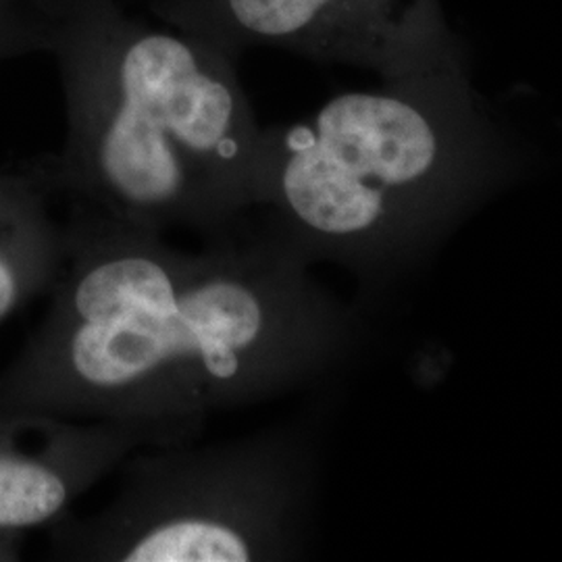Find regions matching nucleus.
Returning <instances> with one entry per match:
<instances>
[{"mask_svg":"<svg viewBox=\"0 0 562 562\" xmlns=\"http://www.w3.org/2000/svg\"><path fill=\"white\" fill-rule=\"evenodd\" d=\"M436 157L434 127L413 104L344 94L290 138L285 159L265 183L261 202L278 213L267 232L302 261L380 269L413 240L402 201Z\"/></svg>","mask_w":562,"mask_h":562,"instance_id":"obj_4","label":"nucleus"},{"mask_svg":"<svg viewBox=\"0 0 562 562\" xmlns=\"http://www.w3.org/2000/svg\"><path fill=\"white\" fill-rule=\"evenodd\" d=\"M240 106L183 42L148 36L121 60L117 97L88 130L86 183L101 215L142 229H194L202 240L246 232L259 202L246 180Z\"/></svg>","mask_w":562,"mask_h":562,"instance_id":"obj_3","label":"nucleus"},{"mask_svg":"<svg viewBox=\"0 0 562 562\" xmlns=\"http://www.w3.org/2000/svg\"><path fill=\"white\" fill-rule=\"evenodd\" d=\"M142 446L111 501L48 527L50 554L78 562L288 561L301 542L311 448L292 427L232 440Z\"/></svg>","mask_w":562,"mask_h":562,"instance_id":"obj_2","label":"nucleus"},{"mask_svg":"<svg viewBox=\"0 0 562 562\" xmlns=\"http://www.w3.org/2000/svg\"><path fill=\"white\" fill-rule=\"evenodd\" d=\"M65 227L53 222L41 199L0 186V323L59 278Z\"/></svg>","mask_w":562,"mask_h":562,"instance_id":"obj_6","label":"nucleus"},{"mask_svg":"<svg viewBox=\"0 0 562 562\" xmlns=\"http://www.w3.org/2000/svg\"><path fill=\"white\" fill-rule=\"evenodd\" d=\"M329 0H229L241 25L262 36H285L302 30Z\"/></svg>","mask_w":562,"mask_h":562,"instance_id":"obj_7","label":"nucleus"},{"mask_svg":"<svg viewBox=\"0 0 562 562\" xmlns=\"http://www.w3.org/2000/svg\"><path fill=\"white\" fill-rule=\"evenodd\" d=\"M306 265L262 229L183 250L81 213L44 319L0 373V415L206 427L278 398L348 329Z\"/></svg>","mask_w":562,"mask_h":562,"instance_id":"obj_1","label":"nucleus"},{"mask_svg":"<svg viewBox=\"0 0 562 562\" xmlns=\"http://www.w3.org/2000/svg\"><path fill=\"white\" fill-rule=\"evenodd\" d=\"M20 548L18 542H0V561H18Z\"/></svg>","mask_w":562,"mask_h":562,"instance_id":"obj_8","label":"nucleus"},{"mask_svg":"<svg viewBox=\"0 0 562 562\" xmlns=\"http://www.w3.org/2000/svg\"><path fill=\"white\" fill-rule=\"evenodd\" d=\"M204 427L0 415V542L50 527L142 446L188 442Z\"/></svg>","mask_w":562,"mask_h":562,"instance_id":"obj_5","label":"nucleus"}]
</instances>
